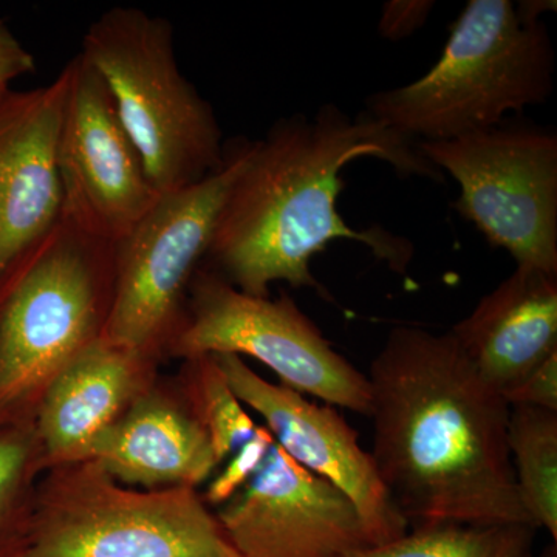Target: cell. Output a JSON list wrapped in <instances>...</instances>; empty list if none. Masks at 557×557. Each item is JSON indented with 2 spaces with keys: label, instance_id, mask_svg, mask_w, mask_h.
I'll list each match as a JSON object with an SVG mask.
<instances>
[{
  "label": "cell",
  "instance_id": "obj_14",
  "mask_svg": "<svg viewBox=\"0 0 557 557\" xmlns=\"http://www.w3.org/2000/svg\"><path fill=\"white\" fill-rule=\"evenodd\" d=\"M149 361L98 336L54 376L33 418L44 468L89 458L98 438L145 392Z\"/></svg>",
  "mask_w": 557,
  "mask_h": 557
},
{
  "label": "cell",
  "instance_id": "obj_5",
  "mask_svg": "<svg viewBox=\"0 0 557 557\" xmlns=\"http://www.w3.org/2000/svg\"><path fill=\"white\" fill-rule=\"evenodd\" d=\"M81 54L108 87L153 188H188L218 171L226 148L214 109L180 70L174 30L138 7L91 22Z\"/></svg>",
  "mask_w": 557,
  "mask_h": 557
},
{
  "label": "cell",
  "instance_id": "obj_13",
  "mask_svg": "<svg viewBox=\"0 0 557 557\" xmlns=\"http://www.w3.org/2000/svg\"><path fill=\"white\" fill-rule=\"evenodd\" d=\"M67 72L49 86L0 94V274L61 218L58 148Z\"/></svg>",
  "mask_w": 557,
  "mask_h": 557
},
{
  "label": "cell",
  "instance_id": "obj_18",
  "mask_svg": "<svg viewBox=\"0 0 557 557\" xmlns=\"http://www.w3.org/2000/svg\"><path fill=\"white\" fill-rule=\"evenodd\" d=\"M537 528L437 525L343 557H531Z\"/></svg>",
  "mask_w": 557,
  "mask_h": 557
},
{
  "label": "cell",
  "instance_id": "obj_3",
  "mask_svg": "<svg viewBox=\"0 0 557 557\" xmlns=\"http://www.w3.org/2000/svg\"><path fill=\"white\" fill-rule=\"evenodd\" d=\"M553 84L555 49L544 22L522 20L509 0H469L426 75L373 94L366 112L416 141H443L544 104Z\"/></svg>",
  "mask_w": 557,
  "mask_h": 557
},
{
  "label": "cell",
  "instance_id": "obj_10",
  "mask_svg": "<svg viewBox=\"0 0 557 557\" xmlns=\"http://www.w3.org/2000/svg\"><path fill=\"white\" fill-rule=\"evenodd\" d=\"M64 69L67 97L58 148L61 219L116 247L161 196L97 70L81 53Z\"/></svg>",
  "mask_w": 557,
  "mask_h": 557
},
{
  "label": "cell",
  "instance_id": "obj_8",
  "mask_svg": "<svg viewBox=\"0 0 557 557\" xmlns=\"http://www.w3.org/2000/svg\"><path fill=\"white\" fill-rule=\"evenodd\" d=\"M418 149L460 185L454 208L518 267L557 274V135L502 126Z\"/></svg>",
  "mask_w": 557,
  "mask_h": 557
},
{
  "label": "cell",
  "instance_id": "obj_12",
  "mask_svg": "<svg viewBox=\"0 0 557 557\" xmlns=\"http://www.w3.org/2000/svg\"><path fill=\"white\" fill-rule=\"evenodd\" d=\"M212 357L234 395L267 421L274 442L354 502L372 547L408 533V522L392 504L372 456L335 409L314 405L284 384L269 383L237 355Z\"/></svg>",
  "mask_w": 557,
  "mask_h": 557
},
{
  "label": "cell",
  "instance_id": "obj_2",
  "mask_svg": "<svg viewBox=\"0 0 557 557\" xmlns=\"http://www.w3.org/2000/svg\"><path fill=\"white\" fill-rule=\"evenodd\" d=\"M418 143L366 110L354 119L335 104L322 106L313 119L278 120L265 138L249 143L212 231L208 270L258 298H269L276 282L319 289L311 259L333 240L347 239L366 245L395 273H406L416 252L412 242L381 226L351 228L338 199L346 188L343 171L359 159L386 161L401 177L445 183Z\"/></svg>",
  "mask_w": 557,
  "mask_h": 557
},
{
  "label": "cell",
  "instance_id": "obj_11",
  "mask_svg": "<svg viewBox=\"0 0 557 557\" xmlns=\"http://www.w3.org/2000/svg\"><path fill=\"white\" fill-rule=\"evenodd\" d=\"M215 518L240 557H343L372 547L354 502L276 442Z\"/></svg>",
  "mask_w": 557,
  "mask_h": 557
},
{
  "label": "cell",
  "instance_id": "obj_24",
  "mask_svg": "<svg viewBox=\"0 0 557 557\" xmlns=\"http://www.w3.org/2000/svg\"><path fill=\"white\" fill-rule=\"evenodd\" d=\"M36 70L35 57L0 20V94L11 89V83Z\"/></svg>",
  "mask_w": 557,
  "mask_h": 557
},
{
  "label": "cell",
  "instance_id": "obj_23",
  "mask_svg": "<svg viewBox=\"0 0 557 557\" xmlns=\"http://www.w3.org/2000/svg\"><path fill=\"white\" fill-rule=\"evenodd\" d=\"M434 7L432 0H391L384 3L379 33L391 40L409 38L426 24Z\"/></svg>",
  "mask_w": 557,
  "mask_h": 557
},
{
  "label": "cell",
  "instance_id": "obj_7",
  "mask_svg": "<svg viewBox=\"0 0 557 557\" xmlns=\"http://www.w3.org/2000/svg\"><path fill=\"white\" fill-rule=\"evenodd\" d=\"M247 139L226 148L218 171L163 194L115 247L112 298L101 336L152 358L178 332V311L207 256L231 185L244 166Z\"/></svg>",
  "mask_w": 557,
  "mask_h": 557
},
{
  "label": "cell",
  "instance_id": "obj_9",
  "mask_svg": "<svg viewBox=\"0 0 557 557\" xmlns=\"http://www.w3.org/2000/svg\"><path fill=\"white\" fill-rule=\"evenodd\" d=\"M188 314L171 339V351L194 359L205 355H248L277 373L284 386L370 417L372 388L322 336L287 295H247L208 269L190 284Z\"/></svg>",
  "mask_w": 557,
  "mask_h": 557
},
{
  "label": "cell",
  "instance_id": "obj_21",
  "mask_svg": "<svg viewBox=\"0 0 557 557\" xmlns=\"http://www.w3.org/2000/svg\"><path fill=\"white\" fill-rule=\"evenodd\" d=\"M273 443L274 438L269 429L258 426L255 437L231 457L228 467L223 469L222 474L209 486L207 493L209 504L222 507L237 491L242 490L263 463Z\"/></svg>",
  "mask_w": 557,
  "mask_h": 557
},
{
  "label": "cell",
  "instance_id": "obj_6",
  "mask_svg": "<svg viewBox=\"0 0 557 557\" xmlns=\"http://www.w3.org/2000/svg\"><path fill=\"white\" fill-rule=\"evenodd\" d=\"M50 469L22 557H240L196 487L127 490L94 460Z\"/></svg>",
  "mask_w": 557,
  "mask_h": 557
},
{
  "label": "cell",
  "instance_id": "obj_17",
  "mask_svg": "<svg viewBox=\"0 0 557 557\" xmlns=\"http://www.w3.org/2000/svg\"><path fill=\"white\" fill-rule=\"evenodd\" d=\"M508 449L528 518L557 541V412L511 406Z\"/></svg>",
  "mask_w": 557,
  "mask_h": 557
},
{
  "label": "cell",
  "instance_id": "obj_19",
  "mask_svg": "<svg viewBox=\"0 0 557 557\" xmlns=\"http://www.w3.org/2000/svg\"><path fill=\"white\" fill-rule=\"evenodd\" d=\"M42 468L33 421L0 428V557H22L27 548Z\"/></svg>",
  "mask_w": 557,
  "mask_h": 557
},
{
  "label": "cell",
  "instance_id": "obj_4",
  "mask_svg": "<svg viewBox=\"0 0 557 557\" xmlns=\"http://www.w3.org/2000/svg\"><path fill=\"white\" fill-rule=\"evenodd\" d=\"M113 256L60 218L0 274V428L33 421L54 376L101 336Z\"/></svg>",
  "mask_w": 557,
  "mask_h": 557
},
{
  "label": "cell",
  "instance_id": "obj_1",
  "mask_svg": "<svg viewBox=\"0 0 557 557\" xmlns=\"http://www.w3.org/2000/svg\"><path fill=\"white\" fill-rule=\"evenodd\" d=\"M368 379L370 456L408 525L534 527L509 456L511 408L450 332L392 330Z\"/></svg>",
  "mask_w": 557,
  "mask_h": 557
},
{
  "label": "cell",
  "instance_id": "obj_20",
  "mask_svg": "<svg viewBox=\"0 0 557 557\" xmlns=\"http://www.w3.org/2000/svg\"><path fill=\"white\" fill-rule=\"evenodd\" d=\"M189 362L196 418L207 432L220 465L255 437L258 426L231 391L212 355L189 359Z\"/></svg>",
  "mask_w": 557,
  "mask_h": 557
},
{
  "label": "cell",
  "instance_id": "obj_15",
  "mask_svg": "<svg viewBox=\"0 0 557 557\" xmlns=\"http://www.w3.org/2000/svg\"><path fill=\"white\" fill-rule=\"evenodd\" d=\"M450 335L479 375L505 394L557 351V274L518 267Z\"/></svg>",
  "mask_w": 557,
  "mask_h": 557
},
{
  "label": "cell",
  "instance_id": "obj_22",
  "mask_svg": "<svg viewBox=\"0 0 557 557\" xmlns=\"http://www.w3.org/2000/svg\"><path fill=\"white\" fill-rule=\"evenodd\" d=\"M502 397L509 408L530 406L557 412V351Z\"/></svg>",
  "mask_w": 557,
  "mask_h": 557
},
{
  "label": "cell",
  "instance_id": "obj_16",
  "mask_svg": "<svg viewBox=\"0 0 557 557\" xmlns=\"http://www.w3.org/2000/svg\"><path fill=\"white\" fill-rule=\"evenodd\" d=\"M121 483L196 487L219 467L196 416L171 399L143 392L98 438L89 458Z\"/></svg>",
  "mask_w": 557,
  "mask_h": 557
}]
</instances>
